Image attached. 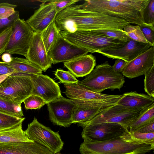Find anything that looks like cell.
<instances>
[{
    "label": "cell",
    "mask_w": 154,
    "mask_h": 154,
    "mask_svg": "<svg viewBox=\"0 0 154 154\" xmlns=\"http://www.w3.org/2000/svg\"><path fill=\"white\" fill-rule=\"evenodd\" d=\"M6 63L20 73L38 75L42 73L41 69L26 58L12 57L11 62Z\"/></svg>",
    "instance_id": "24"
},
{
    "label": "cell",
    "mask_w": 154,
    "mask_h": 154,
    "mask_svg": "<svg viewBox=\"0 0 154 154\" xmlns=\"http://www.w3.org/2000/svg\"><path fill=\"white\" fill-rule=\"evenodd\" d=\"M145 38L152 47L154 46V26L143 23L139 25Z\"/></svg>",
    "instance_id": "37"
},
{
    "label": "cell",
    "mask_w": 154,
    "mask_h": 154,
    "mask_svg": "<svg viewBox=\"0 0 154 154\" xmlns=\"http://www.w3.org/2000/svg\"><path fill=\"white\" fill-rule=\"evenodd\" d=\"M124 141L137 144H146L154 146V133H141L137 131H126L120 136Z\"/></svg>",
    "instance_id": "25"
},
{
    "label": "cell",
    "mask_w": 154,
    "mask_h": 154,
    "mask_svg": "<svg viewBox=\"0 0 154 154\" xmlns=\"http://www.w3.org/2000/svg\"><path fill=\"white\" fill-rule=\"evenodd\" d=\"M31 78L33 88L31 94L42 98L46 104L62 96L57 83L46 75H34Z\"/></svg>",
    "instance_id": "16"
},
{
    "label": "cell",
    "mask_w": 154,
    "mask_h": 154,
    "mask_svg": "<svg viewBox=\"0 0 154 154\" xmlns=\"http://www.w3.org/2000/svg\"><path fill=\"white\" fill-rule=\"evenodd\" d=\"M90 30L100 35L120 40L125 42H127L130 38L123 29H105Z\"/></svg>",
    "instance_id": "28"
},
{
    "label": "cell",
    "mask_w": 154,
    "mask_h": 154,
    "mask_svg": "<svg viewBox=\"0 0 154 154\" xmlns=\"http://www.w3.org/2000/svg\"><path fill=\"white\" fill-rule=\"evenodd\" d=\"M14 73H9L6 74H2L0 75V83L3 81L9 76Z\"/></svg>",
    "instance_id": "45"
},
{
    "label": "cell",
    "mask_w": 154,
    "mask_h": 154,
    "mask_svg": "<svg viewBox=\"0 0 154 154\" xmlns=\"http://www.w3.org/2000/svg\"><path fill=\"white\" fill-rule=\"evenodd\" d=\"M34 75L26 73H14L0 83V98L21 104L31 95L33 85L31 78Z\"/></svg>",
    "instance_id": "6"
},
{
    "label": "cell",
    "mask_w": 154,
    "mask_h": 154,
    "mask_svg": "<svg viewBox=\"0 0 154 154\" xmlns=\"http://www.w3.org/2000/svg\"><path fill=\"white\" fill-rule=\"evenodd\" d=\"M17 7L16 5L7 2L0 3V19H6L14 14L17 12L15 10Z\"/></svg>",
    "instance_id": "36"
},
{
    "label": "cell",
    "mask_w": 154,
    "mask_h": 154,
    "mask_svg": "<svg viewBox=\"0 0 154 154\" xmlns=\"http://www.w3.org/2000/svg\"><path fill=\"white\" fill-rule=\"evenodd\" d=\"M34 32L23 19L17 20L5 53L26 57Z\"/></svg>",
    "instance_id": "9"
},
{
    "label": "cell",
    "mask_w": 154,
    "mask_h": 154,
    "mask_svg": "<svg viewBox=\"0 0 154 154\" xmlns=\"http://www.w3.org/2000/svg\"><path fill=\"white\" fill-rule=\"evenodd\" d=\"M144 90L148 95L154 98V66L144 74Z\"/></svg>",
    "instance_id": "34"
},
{
    "label": "cell",
    "mask_w": 154,
    "mask_h": 154,
    "mask_svg": "<svg viewBox=\"0 0 154 154\" xmlns=\"http://www.w3.org/2000/svg\"><path fill=\"white\" fill-rule=\"evenodd\" d=\"M25 109H39L45 104V101L40 97L31 94L23 100Z\"/></svg>",
    "instance_id": "33"
},
{
    "label": "cell",
    "mask_w": 154,
    "mask_h": 154,
    "mask_svg": "<svg viewBox=\"0 0 154 154\" xmlns=\"http://www.w3.org/2000/svg\"><path fill=\"white\" fill-rule=\"evenodd\" d=\"M25 119V117H19L0 111V131L22 123Z\"/></svg>",
    "instance_id": "30"
},
{
    "label": "cell",
    "mask_w": 154,
    "mask_h": 154,
    "mask_svg": "<svg viewBox=\"0 0 154 154\" xmlns=\"http://www.w3.org/2000/svg\"><path fill=\"white\" fill-rule=\"evenodd\" d=\"M2 75V74H0V75Z\"/></svg>",
    "instance_id": "47"
},
{
    "label": "cell",
    "mask_w": 154,
    "mask_h": 154,
    "mask_svg": "<svg viewBox=\"0 0 154 154\" xmlns=\"http://www.w3.org/2000/svg\"></svg>",
    "instance_id": "48"
},
{
    "label": "cell",
    "mask_w": 154,
    "mask_h": 154,
    "mask_svg": "<svg viewBox=\"0 0 154 154\" xmlns=\"http://www.w3.org/2000/svg\"><path fill=\"white\" fill-rule=\"evenodd\" d=\"M78 0H51L38 1L44 2H49L54 5L58 13L67 7L79 2Z\"/></svg>",
    "instance_id": "38"
},
{
    "label": "cell",
    "mask_w": 154,
    "mask_h": 154,
    "mask_svg": "<svg viewBox=\"0 0 154 154\" xmlns=\"http://www.w3.org/2000/svg\"><path fill=\"white\" fill-rule=\"evenodd\" d=\"M116 104L131 108H145L154 104V98L143 94L131 92L122 94Z\"/></svg>",
    "instance_id": "22"
},
{
    "label": "cell",
    "mask_w": 154,
    "mask_h": 154,
    "mask_svg": "<svg viewBox=\"0 0 154 154\" xmlns=\"http://www.w3.org/2000/svg\"><path fill=\"white\" fill-rule=\"evenodd\" d=\"M12 32V26L0 34V56L5 52Z\"/></svg>",
    "instance_id": "39"
},
{
    "label": "cell",
    "mask_w": 154,
    "mask_h": 154,
    "mask_svg": "<svg viewBox=\"0 0 154 154\" xmlns=\"http://www.w3.org/2000/svg\"><path fill=\"white\" fill-rule=\"evenodd\" d=\"M49 118L54 125L66 127L72 123V117L76 105L71 99L63 96L47 103Z\"/></svg>",
    "instance_id": "12"
},
{
    "label": "cell",
    "mask_w": 154,
    "mask_h": 154,
    "mask_svg": "<svg viewBox=\"0 0 154 154\" xmlns=\"http://www.w3.org/2000/svg\"><path fill=\"white\" fill-rule=\"evenodd\" d=\"M154 121V104L146 108L130 127L128 130L133 132Z\"/></svg>",
    "instance_id": "27"
},
{
    "label": "cell",
    "mask_w": 154,
    "mask_h": 154,
    "mask_svg": "<svg viewBox=\"0 0 154 154\" xmlns=\"http://www.w3.org/2000/svg\"><path fill=\"white\" fill-rule=\"evenodd\" d=\"M9 73H20L8 66L6 63L0 61V74H6Z\"/></svg>",
    "instance_id": "42"
},
{
    "label": "cell",
    "mask_w": 154,
    "mask_h": 154,
    "mask_svg": "<svg viewBox=\"0 0 154 154\" xmlns=\"http://www.w3.org/2000/svg\"><path fill=\"white\" fill-rule=\"evenodd\" d=\"M135 131L141 133H154V121L144 125Z\"/></svg>",
    "instance_id": "43"
},
{
    "label": "cell",
    "mask_w": 154,
    "mask_h": 154,
    "mask_svg": "<svg viewBox=\"0 0 154 154\" xmlns=\"http://www.w3.org/2000/svg\"><path fill=\"white\" fill-rule=\"evenodd\" d=\"M0 154H54L33 142L0 143Z\"/></svg>",
    "instance_id": "20"
},
{
    "label": "cell",
    "mask_w": 154,
    "mask_h": 154,
    "mask_svg": "<svg viewBox=\"0 0 154 154\" xmlns=\"http://www.w3.org/2000/svg\"><path fill=\"white\" fill-rule=\"evenodd\" d=\"M42 3L33 14L26 21L34 32L41 33L55 20L58 14L53 4Z\"/></svg>",
    "instance_id": "19"
},
{
    "label": "cell",
    "mask_w": 154,
    "mask_h": 154,
    "mask_svg": "<svg viewBox=\"0 0 154 154\" xmlns=\"http://www.w3.org/2000/svg\"><path fill=\"white\" fill-rule=\"evenodd\" d=\"M20 18L19 12L17 11L14 14L8 18L0 19V34L8 27L12 26L15 21Z\"/></svg>",
    "instance_id": "40"
},
{
    "label": "cell",
    "mask_w": 154,
    "mask_h": 154,
    "mask_svg": "<svg viewBox=\"0 0 154 154\" xmlns=\"http://www.w3.org/2000/svg\"><path fill=\"white\" fill-rule=\"evenodd\" d=\"M154 66V46L151 47L127 62L121 73L129 79L144 75Z\"/></svg>",
    "instance_id": "17"
},
{
    "label": "cell",
    "mask_w": 154,
    "mask_h": 154,
    "mask_svg": "<svg viewBox=\"0 0 154 154\" xmlns=\"http://www.w3.org/2000/svg\"><path fill=\"white\" fill-rule=\"evenodd\" d=\"M54 75L60 82L63 84L77 83L79 81L69 71L61 69H57Z\"/></svg>",
    "instance_id": "35"
},
{
    "label": "cell",
    "mask_w": 154,
    "mask_h": 154,
    "mask_svg": "<svg viewBox=\"0 0 154 154\" xmlns=\"http://www.w3.org/2000/svg\"><path fill=\"white\" fill-rule=\"evenodd\" d=\"M148 0H85L78 5L84 10L102 13L123 19L130 24L144 23L143 10Z\"/></svg>",
    "instance_id": "2"
},
{
    "label": "cell",
    "mask_w": 154,
    "mask_h": 154,
    "mask_svg": "<svg viewBox=\"0 0 154 154\" xmlns=\"http://www.w3.org/2000/svg\"><path fill=\"white\" fill-rule=\"evenodd\" d=\"M125 83L124 76L115 72L107 61L97 66L85 78L77 83L94 92L101 93L106 89L119 90Z\"/></svg>",
    "instance_id": "4"
},
{
    "label": "cell",
    "mask_w": 154,
    "mask_h": 154,
    "mask_svg": "<svg viewBox=\"0 0 154 154\" xmlns=\"http://www.w3.org/2000/svg\"><path fill=\"white\" fill-rule=\"evenodd\" d=\"M142 18L144 23L154 25V0H148L142 13Z\"/></svg>",
    "instance_id": "32"
},
{
    "label": "cell",
    "mask_w": 154,
    "mask_h": 154,
    "mask_svg": "<svg viewBox=\"0 0 154 154\" xmlns=\"http://www.w3.org/2000/svg\"><path fill=\"white\" fill-rule=\"evenodd\" d=\"M151 47L148 43L138 42L130 38L122 44L105 49L97 53L109 58L120 59L128 62Z\"/></svg>",
    "instance_id": "13"
},
{
    "label": "cell",
    "mask_w": 154,
    "mask_h": 154,
    "mask_svg": "<svg viewBox=\"0 0 154 154\" xmlns=\"http://www.w3.org/2000/svg\"><path fill=\"white\" fill-rule=\"evenodd\" d=\"M154 148V146L151 145L126 142L119 137L101 142L84 141L79 151L82 154H139L148 152Z\"/></svg>",
    "instance_id": "3"
},
{
    "label": "cell",
    "mask_w": 154,
    "mask_h": 154,
    "mask_svg": "<svg viewBox=\"0 0 154 154\" xmlns=\"http://www.w3.org/2000/svg\"><path fill=\"white\" fill-rule=\"evenodd\" d=\"M22 124L0 131V143L33 142L28 137L23 130Z\"/></svg>",
    "instance_id": "23"
},
{
    "label": "cell",
    "mask_w": 154,
    "mask_h": 154,
    "mask_svg": "<svg viewBox=\"0 0 154 154\" xmlns=\"http://www.w3.org/2000/svg\"><path fill=\"white\" fill-rule=\"evenodd\" d=\"M21 104L0 98V111L17 117H23Z\"/></svg>",
    "instance_id": "29"
},
{
    "label": "cell",
    "mask_w": 154,
    "mask_h": 154,
    "mask_svg": "<svg viewBox=\"0 0 154 154\" xmlns=\"http://www.w3.org/2000/svg\"><path fill=\"white\" fill-rule=\"evenodd\" d=\"M24 132L30 140L46 148L54 154L63 148L64 143L58 131L54 132L44 126L35 117L28 124Z\"/></svg>",
    "instance_id": "8"
},
{
    "label": "cell",
    "mask_w": 154,
    "mask_h": 154,
    "mask_svg": "<svg viewBox=\"0 0 154 154\" xmlns=\"http://www.w3.org/2000/svg\"><path fill=\"white\" fill-rule=\"evenodd\" d=\"M123 29L131 39L141 43H148L139 25L134 26L129 24L125 26Z\"/></svg>",
    "instance_id": "31"
},
{
    "label": "cell",
    "mask_w": 154,
    "mask_h": 154,
    "mask_svg": "<svg viewBox=\"0 0 154 154\" xmlns=\"http://www.w3.org/2000/svg\"><path fill=\"white\" fill-rule=\"evenodd\" d=\"M41 33L46 50L48 54L60 34L55 20L43 30Z\"/></svg>",
    "instance_id": "26"
},
{
    "label": "cell",
    "mask_w": 154,
    "mask_h": 154,
    "mask_svg": "<svg viewBox=\"0 0 154 154\" xmlns=\"http://www.w3.org/2000/svg\"><path fill=\"white\" fill-rule=\"evenodd\" d=\"M63 85L66 96L71 100L100 101L116 104L122 96L97 93L77 83Z\"/></svg>",
    "instance_id": "15"
},
{
    "label": "cell",
    "mask_w": 154,
    "mask_h": 154,
    "mask_svg": "<svg viewBox=\"0 0 154 154\" xmlns=\"http://www.w3.org/2000/svg\"><path fill=\"white\" fill-rule=\"evenodd\" d=\"M60 32L68 41L91 53H97L126 42L100 35L90 30H78L73 32Z\"/></svg>",
    "instance_id": "5"
},
{
    "label": "cell",
    "mask_w": 154,
    "mask_h": 154,
    "mask_svg": "<svg viewBox=\"0 0 154 154\" xmlns=\"http://www.w3.org/2000/svg\"><path fill=\"white\" fill-rule=\"evenodd\" d=\"M81 133L84 141L90 142L109 140L122 136L128 129L118 123H104L96 125H86L82 127Z\"/></svg>",
    "instance_id": "10"
},
{
    "label": "cell",
    "mask_w": 154,
    "mask_h": 154,
    "mask_svg": "<svg viewBox=\"0 0 154 154\" xmlns=\"http://www.w3.org/2000/svg\"><path fill=\"white\" fill-rule=\"evenodd\" d=\"M145 154V153H142V154Z\"/></svg>",
    "instance_id": "46"
},
{
    "label": "cell",
    "mask_w": 154,
    "mask_h": 154,
    "mask_svg": "<svg viewBox=\"0 0 154 154\" xmlns=\"http://www.w3.org/2000/svg\"><path fill=\"white\" fill-rule=\"evenodd\" d=\"M147 108H134L116 104L100 113L82 127L86 125L112 123L121 124L128 130Z\"/></svg>",
    "instance_id": "7"
},
{
    "label": "cell",
    "mask_w": 154,
    "mask_h": 154,
    "mask_svg": "<svg viewBox=\"0 0 154 154\" xmlns=\"http://www.w3.org/2000/svg\"><path fill=\"white\" fill-rule=\"evenodd\" d=\"M55 21L59 32H69L105 29H123L129 24L121 18L82 10L78 5H72L59 12Z\"/></svg>",
    "instance_id": "1"
},
{
    "label": "cell",
    "mask_w": 154,
    "mask_h": 154,
    "mask_svg": "<svg viewBox=\"0 0 154 154\" xmlns=\"http://www.w3.org/2000/svg\"><path fill=\"white\" fill-rule=\"evenodd\" d=\"M64 67L75 77H83L88 75L96 65L95 57L91 54L82 56L63 63Z\"/></svg>",
    "instance_id": "21"
},
{
    "label": "cell",
    "mask_w": 154,
    "mask_h": 154,
    "mask_svg": "<svg viewBox=\"0 0 154 154\" xmlns=\"http://www.w3.org/2000/svg\"><path fill=\"white\" fill-rule=\"evenodd\" d=\"M88 53L85 49L68 41L60 33L48 54L52 64H55L70 61Z\"/></svg>",
    "instance_id": "14"
},
{
    "label": "cell",
    "mask_w": 154,
    "mask_h": 154,
    "mask_svg": "<svg viewBox=\"0 0 154 154\" xmlns=\"http://www.w3.org/2000/svg\"><path fill=\"white\" fill-rule=\"evenodd\" d=\"M127 63V62L123 60L117 59L114 64L112 66V68L115 72L121 73L122 69Z\"/></svg>",
    "instance_id": "41"
},
{
    "label": "cell",
    "mask_w": 154,
    "mask_h": 154,
    "mask_svg": "<svg viewBox=\"0 0 154 154\" xmlns=\"http://www.w3.org/2000/svg\"><path fill=\"white\" fill-rule=\"evenodd\" d=\"M12 57L11 54L7 53H3L2 56V59L3 62L6 63H9L11 62Z\"/></svg>",
    "instance_id": "44"
},
{
    "label": "cell",
    "mask_w": 154,
    "mask_h": 154,
    "mask_svg": "<svg viewBox=\"0 0 154 154\" xmlns=\"http://www.w3.org/2000/svg\"><path fill=\"white\" fill-rule=\"evenodd\" d=\"M76 105L72 117L73 123L82 127L113 104L100 101L72 100Z\"/></svg>",
    "instance_id": "11"
},
{
    "label": "cell",
    "mask_w": 154,
    "mask_h": 154,
    "mask_svg": "<svg viewBox=\"0 0 154 154\" xmlns=\"http://www.w3.org/2000/svg\"><path fill=\"white\" fill-rule=\"evenodd\" d=\"M26 58L44 72L51 67L52 61L46 50L41 33L34 32Z\"/></svg>",
    "instance_id": "18"
}]
</instances>
